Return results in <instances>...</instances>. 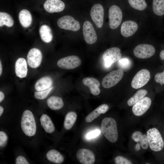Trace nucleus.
Here are the masks:
<instances>
[{"mask_svg":"<svg viewBox=\"0 0 164 164\" xmlns=\"http://www.w3.org/2000/svg\"><path fill=\"white\" fill-rule=\"evenodd\" d=\"M101 130L106 138L109 142L114 143L117 140L118 131L116 121L114 118H104L101 124Z\"/></svg>","mask_w":164,"mask_h":164,"instance_id":"nucleus-1","label":"nucleus"},{"mask_svg":"<svg viewBox=\"0 0 164 164\" xmlns=\"http://www.w3.org/2000/svg\"><path fill=\"white\" fill-rule=\"evenodd\" d=\"M21 125L22 131L27 136H32L35 134L36 124L34 115L31 111L26 110L24 111L21 118Z\"/></svg>","mask_w":164,"mask_h":164,"instance_id":"nucleus-2","label":"nucleus"},{"mask_svg":"<svg viewBox=\"0 0 164 164\" xmlns=\"http://www.w3.org/2000/svg\"><path fill=\"white\" fill-rule=\"evenodd\" d=\"M146 135L150 149L155 152H160L164 147V141L159 131L156 128L149 129Z\"/></svg>","mask_w":164,"mask_h":164,"instance_id":"nucleus-3","label":"nucleus"},{"mask_svg":"<svg viewBox=\"0 0 164 164\" xmlns=\"http://www.w3.org/2000/svg\"><path fill=\"white\" fill-rule=\"evenodd\" d=\"M109 24L112 29L117 28L122 19V13L120 8L116 5H111L108 11Z\"/></svg>","mask_w":164,"mask_h":164,"instance_id":"nucleus-4","label":"nucleus"},{"mask_svg":"<svg viewBox=\"0 0 164 164\" xmlns=\"http://www.w3.org/2000/svg\"><path fill=\"white\" fill-rule=\"evenodd\" d=\"M123 75V71L121 69L110 72L103 79L101 83L103 87L108 88L114 86L121 80Z\"/></svg>","mask_w":164,"mask_h":164,"instance_id":"nucleus-5","label":"nucleus"},{"mask_svg":"<svg viewBox=\"0 0 164 164\" xmlns=\"http://www.w3.org/2000/svg\"><path fill=\"white\" fill-rule=\"evenodd\" d=\"M57 24L61 29L73 31H77L80 28L79 22L70 15L60 18L57 20Z\"/></svg>","mask_w":164,"mask_h":164,"instance_id":"nucleus-6","label":"nucleus"},{"mask_svg":"<svg viewBox=\"0 0 164 164\" xmlns=\"http://www.w3.org/2000/svg\"><path fill=\"white\" fill-rule=\"evenodd\" d=\"M121 55V50L118 47H112L107 49L102 56L105 66L107 67H110L113 63L118 61Z\"/></svg>","mask_w":164,"mask_h":164,"instance_id":"nucleus-7","label":"nucleus"},{"mask_svg":"<svg viewBox=\"0 0 164 164\" xmlns=\"http://www.w3.org/2000/svg\"><path fill=\"white\" fill-rule=\"evenodd\" d=\"M81 63V61L78 56L71 55L60 59L57 62V65L60 68L70 70L76 68Z\"/></svg>","mask_w":164,"mask_h":164,"instance_id":"nucleus-8","label":"nucleus"},{"mask_svg":"<svg viewBox=\"0 0 164 164\" xmlns=\"http://www.w3.org/2000/svg\"><path fill=\"white\" fill-rule=\"evenodd\" d=\"M150 78V73L148 70L145 69L141 70L133 77L131 86L135 89L139 88L145 85Z\"/></svg>","mask_w":164,"mask_h":164,"instance_id":"nucleus-9","label":"nucleus"},{"mask_svg":"<svg viewBox=\"0 0 164 164\" xmlns=\"http://www.w3.org/2000/svg\"><path fill=\"white\" fill-rule=\"evenodd\" d=\"M155 50L152 45L140 44L137 46L133 50V53L137 57L140 59L149 58L154 55Z\"/></svg>","mask_w":164,"mask_h":164,"instance_id":"nucleus-10","label":"nucleus"},{"mask_svg":"<svg viewBox=\"0 0 164 164\" xmlns=\"http://www.w3.org/2000/svg\"><path fill=\"white\" fill-rule=\"evenodd\" d=\"M83 32L85 42L89 44L95 43L97 39L96 32L92 24L89 21H86L84 23Z\"/></svg>","mask_w":164,"mask_h":164,"instance_id":"nucleus-11","label":"nucleus"},{"mask_svg":"<svg viewBox=\"0 0 164 164\" xmlns=\"http://www.w3.org/2000/svg\"><path fill=\"white\" fill-rule=\"evenodd\" d=\"M91 16L92 19L98 28H101L103 23L104 9L99 4L94 5L91 8Z\"/></svg>","mask_w":164,"mask_h":164,"instance_id":"nucleus-12","label":"nucleus"},{"mask_svg":"<svg viewBox=\"0 0 164 164\" xmlns=\"http://www.w3.org/2000/svg\"><path fill=\"white\" fill-rule=\"evenodd\" d=\"M43 58L41 51L36 48L31 49L27 55V61L28 65L33 68H36L40 65Z\"/></svg>","mask_w":164,"mask_h":164,"instance_id":"nucleus-13","label":"nucleus"},{"mask_svg":"<svg viewBox=\"0 0 164 164\" xmlns=\"http://www.w3.org/2000/svg\"><path fill=\"white\" fill-rule=\"evenodd\" d=\"M151 99L149 97H144L134 105L132 108L133 114L137 116H142L149 108L151 104Z\"/></svg>","mask_w":164,"mask_h":164,"instance_id":"nucleus-14","label":"nucleus"},{"mask_svg":"<svg viewBox=\"0 0 164 164\" xmlns=\"http://www.w3.org/2000/svg\"><path fill=\"white\" fill-rule=\"evenodd\" d=\"M77 157L80 163L83 164H93L95 161L93 153L86 149H79L76 153Z\"/></svg>","mask_w":164,"mask_h":164,"instance_id":"nucleus-15","label":"nucleus"},{"mask_svg":"<svg viewBox=\"0 0 164 164\" xmlns=\"http://www.w3.org/2000/svg\"><path fill=\"white\" fill-rule=\"evenodd\" d=\"M47 12L52 13L61 12L65 8L64 3L60 0H46L43 5Z\"/></svg>","mask_w":164,"mask_h":164,"instance_id":"nucleus-16","label":"nucleus"},{"mask_svg":"<svg viewBox=\"0 0 164 164\" xmlns=\"http://www.w3.org/2000/svg\"><path fill=\"white\" fill-rule=\"evenodd\" d=\"M138 29V25L135 22L131 20L125 21L121 25V33L124 37H128L133 35Z\"/></svg>","mask_w":164,"mask_h":164,"instance_id":"nucleus-17","label":"nucleus"},{"mask_svg":"<svg viewBox=\"0 0 164 164\" xmlns=\"http://www.w3.org/2000/svg\"><path fill=\"white\" fill-rule=\"evenodd\" d=\"M28 71L27 63L26 60L19 58L16 61L15 64V71L16 75L20 78L26 77Z\"/></svg>","mask_w":164,"mask_h":164,"instance_id":"nucleus-18","label":"nucleus"},{"mask_svg":"<svg viewBox=\"0 0 164 164\" xmlns=\"http://www.w3.org/2000/svg\"><path fill=\"white\" fill-rule=\"evenodd\" d=\"M83 84L90 89L91 94L94 95L99 94L100 90L99 88L100 84L96 79L92 77H87L82 80Z\"/></svg>","mask_w":164,"mask_h":164,"instance_id":"nucleus-19","label":"nucleus"},{"mask_svg":"<svg viewBox=\"0 0 164 164\" xmlns=\"http://www.w3.org/2000/svg\"><path fill=\"white\" fill-rule=\"evenodd\" d=\"M53 82L51 78L49 76H44L39 79L35 85V88L38 91L47 89L51 87Z\"/></svg>","mask_w":164,"mask_h":164,"instance_id":"nucleus-20","label":"nucleus"},{"mask_svg":"<svg viewBox=\"0 0 164 164\" xmlns=\"http://www.w3.org/2000/svg\"><path fill=\"white\" fill-rule=\"evenodd\" d=\"M108 109L109 106L107 104L101 105L86 116L85 118V121L88 123L92 121L101 114L105 113Z\"/></svg>","mask_w":164,"mask_h":164,"instance_id":"nucleus-21","label":"nucleus"},{"mask_svg":"<svg viewBox=\"0 0 164 164\" xmlns=\"http://www.w3.org/2000/svg\"><path fill=\"white\" fill-rule=\"evenodd\" d=\"M19 19L20 23L24 28L29 26L32 22V15L29 11L24 9L21 10L19 15Z\"/></svg>","mask_w":164,"mask_h":164,"instance_id":"nucleus-22","label":"nucleus"},{"mask_svg":"<svg viewBox=\"0 0 164 164\" xmlns=\"http://www.w3.org/2000/svg\"><path fill=\"white\" fill-rule=\"evenodd\" d=\"M39 33L42 40L44 42L48 43L52 40L53 35L52 30L48 25H42L39 28Z\"/></svg>","mask_w":164,"mask_h":164,"instance_id":"nucleus-23","label":"nucleus"},{"mask_svg":"<svg viewBox=\"0 0 164 164\" xmlns=\"http://www.w3.org/2000/svg\"><path fill=\"white\" fill-rule=\"evenodd\" d=\"M41 126L45 131L49 133H53L55 130V127L50 118L46 114L42 115L40 119Z\"/></svg>","mask_w":164,"mask_h":164,"instance_id":"nucleus-24","label":"nucleus"},{"mask_svg":"<svg viewBox=\"0 0 164 164\" xmlns=\"http://www.w3.org/2000/svg\"><path fill=\"white\" fill-rule=\"evenodd\" d=\"M48 107L51 110H56L61 108L64 103L61 98L56 96H51L47 100Z\"/></svg>","mask_w":164,"mask_h":164,"instance_id":"nucleus-25","label":"nucleus"},{"mask_svg":"<svg viewBox=\"0 0 164 164\" xmlns=\"http://www.w3.org/2000/svg\"><path fill=\"white\" fill-rule=\"evenodd\" d=\"M46 157L49 161L56 164H60L64 160V157L60 153L55 149H51L46 153Z\"/></svg>","mask_w":164,"mask_h":164,"instance_id":"nucleus-26","label":"nucleus"},{"mask_svg":"<svg viewBox=\"0 0 164 164\" xmlns=\"http://www.w3.org/2000/svg\"><path fill=\"white\" fill-rule=\"evenodd\" d=\"M77 115L73 111H70L66 114L64 122V126L67 130L70 129L74 125L77 119Z\"/></svg>","mask_w":164,"mask_h":164,"instance_id":"nucleus-27","label":"nucleus"},{"mask_svg":"<svg viewBox=\"0 0 164 164\" xmlns=\"http://www.w3.org/2000/svg\"><path fill=\"white\" fill-rule=\"evenodd\" d=\"M147 91L145 89H140L133 96L131 97L127 101V104L129 106H132L139 101L147 94Z\"/></svg>","mask_w":164,"mask_h":164,"instance_id":"nucleus-28","label":"nucleus"},{"mask_svg":"<svg viewBox=\"0 0 164 164\" xmlns=\"http://www.w3.org/2000/svg\"><path fill=\"white\" fill-rule=\"evenodd\" d=\"M152 8L156 15L162 16L164 14V0H152Z\"/></svg>","mask_w":164,"mask_h":164,"instance_id":"nucleus-29","label":"nucleus"},{"mask_svg":"<svg viewBox=\"0 0 164 164\" xmlns=\"http://www.w3.org/2000/svg\"><path fill=\"white\" fill-rule=\"evenodd\" d=\"M14 20L12 16L8 13L0 12V26L5 25L9 27H11L14 25Z\"/></svg>","mask_w":164,"mask_h":164,"instance_id":"nucleus-30","label":"nucleus"},{"mask_svg":"<svg viewBox=\"0 0 164 164\" xmlns=\"http://www.w3.org/2000/svg\"><path fill=\"white\" fill-rule=\"evenodd\" d=\"M129 5L133 9L139 11L146 9L147 4L145 0H127Z\"/></svg>","mask_w":164,"mask_h":164,"instance_id":"nucleus-31","label":"nucleus"},{"mask_svg":"<svg viewBox=\"0 0 164 164\" xmlns=\"http://www.w3.org/2000/svg\"><path fill=\"white\" fill-rule=\"evenodd\" d=\"M53 89V87L43 91L35 92L34 93V97L35 98L40 100H43L46 97L51 91Z\"/></svg>","mask_w":164,"mask_h":164,"instance_id":"nucleus-32","label":"nucleus"},{"mask_svg":"<svg viewBox=\"0 0 164 164\" xmlns=\"http://www.w3.org/2000/svg\"><path fill=\"white\" fill-rule=\"evenodd\" d=\"M118 61V66L122 69L124 70L128 69L131 67V61L127 58H121Z\"/></svg>","mask_w":164,"mask_h":164,"instance_id":"nucleus-33","label":"nucleus"},{"mask_svg":"<svg viewBox=\"0 0 164 164\" xmlns=\"http://www.w3.org/2000/svg\"><path fill=\"white\" fill-rule=\"evenodd\" d=\"M114 162L116 164H132L131 161L127 158L121 156L116 157L114 159Z\"/></svg>","mask_w":164,"mask_h":164,"instance_id":"nucleus-34","label":"nucleus"},{"mask_svg":"<svg viewBox=\"0 0 164 164\" xmlns=\"http://www.w3.org/2000/svg\"><path fill=\"white\" fill-rule=\"evenodd\" d=\"M8 137L6 133L3 131L0 132V146L3 147L6 144Z\"/></svg>","mask_w":164,"mask_h":164,"instance_id":"nucleus-35","label":"nucleus"},{"mask_svg":"<svg viewBox=\"0 0 164 164\" xmlns=\"http://www.w3.org/2000/svg\"><path fill=\"white\" fill-rule=\"evenodd\" d=\"M139 142L140 145L143 149H146L148 148L149 144L146 135L145 134L142 135Z\"/></svg>","mask_w":164,"mask_h":164,"instance_id":"nucleus-36","label":"nucleus"},{"mask_svg":"<svg viewBox=\"0 0 164 164\" xmlns=\"http://www.w3.org/2000/svg\"><path fill=\"white\" fill-rule=\"evenodd\" d=\"M155 82L160 84H164V70L162 72L157 73L154 77Z\"/></svg>","mask_w":164,"mask_h":164,"instance_id":"nucleus-37","label":"nucleus"},{"mask_svg":"<svg viewBox=\"0 0 164 164\" xmlns=\"http://www.w3.org/2000/svg\"><path fill=\"white\" fill-rule=\"evenodd\" d=\"M100 131L98 129H96L88 133L86 135V137L87 139H91L96 137L100 133Z\"/></svg>","mask_w":164,"mask_h":164,"instance_id":"nucleus-38","label":"nucleus"},{"mask_svg":"<svg viewBox=\"0 0 164 164\" xmlns=\"http://www.w3.org/2000/svg\"><path fill=\"white\" fill-rule=\"evenodd\" d=\"M142 135L140 131H135L132 135V139L135 142H139Z\"/></svg>","mask_w":164,"mask_h":164,"instance_id":"nucleus-39","label":"nucleus"},{"mask_svg":"<svg viewBox=\"0 0 164 164\" xmlns=\"http://www.w3.org/2000/svg\"><path fill=\"white\" fill-rule=\"evenodd\" d=\"M15 163L16 164H29L26 158L22 156H19L17 157L16 159Z\"/></svg>","mask_w":164,"mask_h":164,"instance_id":"nucleus-40","label":"nucleus"},{"mask_svg":"<svg viewBox=\"0 0 164 164\" xmlns=\"http://www.w3.org/2000/svg\"><path fill=\"white\" fill-rule=\"evenodd\" d=\"M159 56L161 60H164V49L160 52Z\"/></svg>","mask_w":164,"mask_h":164,"instance_id":"nucleus-41","label":"nucleus"},{"mask_svg":"<svg viewBox=\"0 0 164 164\" xmlns=\"http://www.w3.org/2000/svg\"><path fill=\"white\" fill-rule=\"evenodd\" d=\"M5 96L4 93L1 91H0V102H1L4 98Z\"/></svg>","mask_w":164,"mask_h":164,"instance_id":"nucleus-42","label":"nucleus"},{"mask_svg":"<svg viewBox=\"0 0 164 164\" xmlns=\"http://www.w3.org/2000/svg\"><path fill=\"white\" fill-rule=\"evenodd\" d=\"M3 111L4 109L1 106H0V116H1L2 114Z\"/></svg>","mask_w":164,"mask_h":164,"instance_id":"nucleus-43","label":"nucleus"},{"mask_svg":"<svg viewBox=\"0 0 164 164\" xmlns=\"http://www.w3.org/2000/svg\"><path fill=\"white\" fill-rule=\"evenodd\" d=\"M2 66L1 60H0V76H1L2 72Z\"/></svg>","mask_w":164,"mask_h":164,"instance_id":"nucleus-44","label":"nucleus"},{"mask_svg":"<svg viewBox=\"0 0 164 164\" xmlns=\"http://www.w3.org/2000/svg\"></svg>","mask_w":164,"mask_h":164,"instance_id":"nucleus-45","label":"nucleus"}]
</instances>
